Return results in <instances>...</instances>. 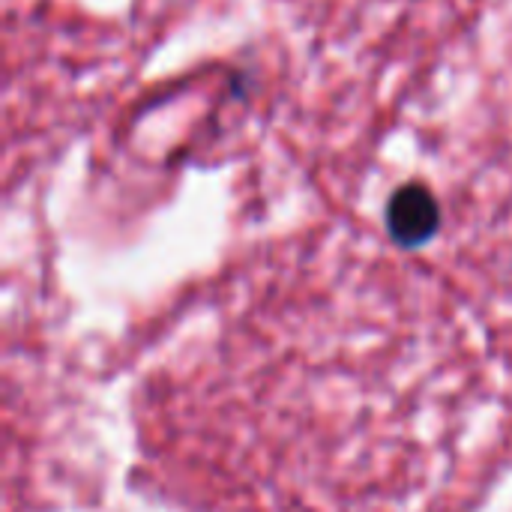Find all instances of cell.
<instances>
[{"label":"cell","mask_w":512,"mask_h":512,"mask_svg":"<svg viewBox=\"0 0 512 512\" xmlns=\"http://www.w3.org/2000/svg\"><path fill=\"white\" fill-rule=\"evenodd\" d=\"M441 228V204L426 183H405L390 195L387 204V231L405 246L417 249L429 243Z\"/></svg>","instance_id":"obj_1"}]
</instances>
